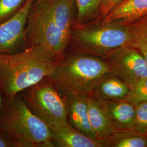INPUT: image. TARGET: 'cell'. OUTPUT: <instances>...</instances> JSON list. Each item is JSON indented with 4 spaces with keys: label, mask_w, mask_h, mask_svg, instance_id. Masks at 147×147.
Returning a JSON list of instances; mask_svg holds the SVG:
<instances>
[{
    "label": "cell",
    "mask_w": 147,
    "mask_h": 147,
    "mask_svg": "<svg viewBox=\"0 0 147 147\" xmlns=\"http://www.w3.org/2000/svg\"><path fill=\"white\" fill-rule=\"evenodd\" d=\"M59 61L40 46L0 54L1 91L8 101L13 100L19 93L50 78Z\"/></svg>",
    "instance_id": "1"
},
{
    "label": "cell",
    "mask_w": 147,
    "mask_h": 147,
    "mask_svg": "<svg viewBox=\"0 0 147 147\" xmlns=\"http://www.w3.org/2000/svg\"><path fill=\"white\" fill-rule=\"evenodd\" d=\"M110 73V66L104 58L71 51L58 62L50 78L64 94L89 96L96 82Z\"/></svg>",
    "instance_id": "2"
},
{
    "label": "cell",
    "mask_w": 147,
    "mask_h": 147,
    "mask_svg": "<svg viewBox=\"0 0 147 147\" xmlns=\"http://www.w3.org/2000/svg\"><path fill=\"white\" fill-rule=\"evenodd\" d=\"M8 102L0 130L11 138L16 147H55L50 129L23 99L16 97Z\"/></svg>",
    "instance_id": "3"
},
{
    "label": "cell",
    "mask_w": 147,
    "mask_h": 147,
    "mask_svg": "<svg viewBox=\"0 0 147 147\" xmlns=\"http://www.w3.org/2000/svg\"><path fill=\"white\" fill-rule=\"evenodd\" d=\"M129 39L127 25L98 20L74 28L69 46L73 52L88 53L103 58L111 51L126 45Z\"/></svg>",
    "instance_id": "4"
},
{
    "label": "cell",
    "mask_w": 147,
    "mask_h": 147,
    "mask_svg": "<svg viewBox=\"0 0 147 147\" xmlns=\"http://www.w3.org/2000/svg\"><path fill=\"white\" fill-rule=\"evenodd\" d=\"M26 30L27 47H42L58 60L64 57L70 37L56 24L44 2L35 0L28 16Z\"/></svg>",
    "instance_id": "5"
},
{
    "label": "cell",
    "mask_w": 147,
    "mask_h": 147,
    "mask_svg": "<svg viewBox=\"0 0 147 147\" xmlns=\"http://www.w3.org/2000/svg\"><path fill=\"white\" fill-rule=\"evenodd\" d=\"M50 78L24 90L23 99L49 128L68 124L66 96Z\"/></svg>",
    "instance_id": "6"
},
{
    "label": "cell",
    "mask_w": 147,
    "mask_h": 147,
    "mask_svg": "<svg viewBox=\"0 0 147 147\" xmlns=\"http://www.w3.org/2000/svg\"><path fill=\"white\" fill-rule=\"evenodd\" d=\"M103 58L109 64L111 73L129 86L147 78V65L142 54L127 45L117 48Z\"/></svg>",
    "instance_id": "7"
},
{
    "label": "cell",
    "mask_w": 147,
    "mask_h": 147,
    "mask_svg": "<svg viewBox=\"0 0 147 147\" xmlns=\"http://www.w3.org/2000/svg\"><path fill=\"white\" fill-rule=\"evenodd\" d=\"M34 1L26 0L14 16L0 24V54L19 52L25 45L27 20Z\"/></svg>",
    "instance_id": "8"
},
{
    "label": "cell",
    "mask_w": 147,
    "mask_h": 147,
    "mask_svg": "<svg viewBox=\"0 0 147 147\" xmlns=\"http://www.w3.org/2000/svg\"><path fill=\"white\" fill-rule=\"evenodd\" d=\"M67 99L68 121L69 125L86 136L98 140L89 123L87 95L65 94Z\"/></svg>",
    "instance_id": "9"
},
{
    "label": "cell",
    "mask_w": 147,
    "mask_h": 147,
    "mask_svg": "<svg viewBox=\"0 0 147 147\" xmlns=\"http://www.w3.org/2000/svg\"><path fill=\"white\" fill-rule=\"evenodd\" d=\"M129 86L123 80L110 73L102 77L95 84L89 96L99 100H123L128 94Z\"/></svg>",
    "instance_id": "10"
},
{
    "label": "cell",
    "mask_w": 147,
    "mask_h": 147,
    "mask_svg": "<svg viewBox=\"0 0 147 147\" xmlns=\"http://www.w3.org/2000/svg\"><path fill=\"white\" fill-rule=\"evenodd\" d=\"M99 101L106 115L118 129H133L135 114L134 105L124 99Z\"/></svg>",
    "instance_id": "11"
},
{
    "label": "cell",
    "mask_w": 147,
    "mask_h": 147,
    "mask_svg": "<svg viewBox=\"0 0 147 147\" xmlns=\"http://www.w3.org/2000/svg\"><path fill=\"white\" fill-rule=\"evenodd\" d=\"M55 147H103L99 140H94L78 131L68 124L50 128Z\"/></svg>",
    "instance_id": "12"
},
{
    "label": "cell",
    "mask_w": 147,
    "mask_h": 147,
    "mask_svg": "<svg viewBox=\"0 0 147 147\" xmlns=\"http://www.w3.org/2000/svg\"><path fill=\"white\" fill-rule=\"evenodd\" d=\"M44 2L56 24L70 39L76 14L75 0H46Z\"/></svg>",
    "instance_id": "13"
},
{
    "label": "cell",
    "mask_w": 147,
    "mask_h": 147,
    "mask_svg": "<svg viewBox=\"0 0 147 147\" xmlns=\"http://www.w3.org/2000/svg\"><path fill=\"white\" fill-rule=\"evenodd\" d=\"M147 14V0H124L100 20L127 25Z\"/></svg>",
    "instance_id": "14"
},
{
    "label": "cell",
    "mask_w": 147,
    "mask_h": 147,
    "mask_svg": "<svg viewBox=\"0 0 147 147\" xmlns=\"http://www.w3.org/2000/svg\"><path fill=\"white\" fill-rule=\"evenodd\" d=\"M87 106L89 123L98 140L109 137L119 130L107 118L99 100L88 96Z\"/></svg>",
    "instance_id": "15"
},
{
    "label": "cell",
    "mask_w": 147,
    "mask_h": 147,
    "mask_svg": "<svg viewBox=\"0 0 147 147\" xmlns=\"http://www.w3.org/2000/svg\"><path fill=\"white\" fill-rule=\"evenodd\" d=\"M99 140L103 147H147V133L134 129H119Z\"/></svg>",
    "instance_id": "16"
},
{
    "label": "cell",
    "mask_w": 147,
    "mask_h": 147,
    "mask_svg": "<svg viewBox=\"0 0 147 147\" xmlns=\"http://www.w3.org/2000/svg\"><path fill=\"white\" fill-rule=\"evenodd\" d=\"M127 25L129 39L126 45L141 53L147 65V14Z\"/></svg>",
    "instance_id": "17"
},
{
    "label": "cell",
    "mask_w": 147,
    "mask_h": 147,
    "mask_svg": "<svg viewBox=\"0 0 147 147\" xmlns=\"http://www.w3.org/2000/svg\"><path fill=\"white\" fill-rule=\"evenodd\" d=\"M101 2L102 0H75L76 14L73 28L99 20Z\"/></svg>",
    "instance_id": "18"
},
{
    "label": "cell",
    "mask_w": 147,
    "mask_h": 147,
    "mask_svg": "<svg viewBox=\"0 0 147 147\" xmlns=\"http://www.w3.org/2000/svg\"><path fill=\"white\" fill-rule=\"evenodd\" d=\"M129 92L124 100L136 105L147 102V78L138 81L129 86Z\"/></svg>",
    "instance_id": "19"
},
{
    "label": "cell",
    "mask_w": 147,
    "mask_h": 147,
    "mask_svg": "<svg viewBox=\"0 0 147 147\" xmlns=\"http://www.w3.org/2000/svg\"><path fill=\"white\" fill-rule=\"evenodd\" d=\"M26 0H0V24L14 16Z\"/></svg>",
    "instance_id": "20"
},
{
    "label": "cell",
    "mask_w": 147,
    "mask_h": 147,
    "mask_svg": "<svg viewBox=\"0 0 147 147\" xmlns=\"http://www.w3.org/2000/svg\"><path fill=\"white\" fill-rule=\"evenodd\" d=\"M135 114L134 130L147 133V102H141L135 105Z\"/></svg>",
    "instance_id": "21"
},
{
    "label": "cell",
    "mask_w": 147,
    "mask_h": 147,
    "mask_svg": "<svg viewBox=\"0 0 147 147\" xmlns=\"http://www.w3.org/2000/svg\"><path fill=\"white\" fill-rule=\"evenodd\" d=\"M124 0H102L100 7V20L107 16Z\"/></svg>",
    "instance_id": "22"
},
{
    "label": "cell",
    "mask_w": 147,
    "mask_h": 147,
    "mask_svg": "<svg viewBox=\"0 0 147 147\" xmlns=\"http://www.w3.org/2000/svg\"><path fill=\"white\" fill-rule=\"evenodd\" d=\"M16 147V144L10 137L0 131V147Z\"/></svg>",
    "instance_id": "23"
},
{
    "label": "cell",
    "mask_w": 147,
    "mask_h": 147,
    "mask_svg": "<svg viewBox=\"0 0 147 147\" xmlns=\"http://www.w3.org/2000/svg\"><path fill=\"white\" fill-rule=\"evenodd\" d=\"M2 99H1V96L0 95V112L2 109Z\"/></svg>",
    "instance_id": "24"
},
{
    "label": "cell",
    "mask_w": 147,
    "mask_h": 147,
    "mask_svg": "<svg viewBox=\"0 0 147 147\" xmlns=\"http://www.w3.org/2000/svg\"><path fill=\"white\" fill-rule=\"evenodd\" d=\"M37 2H44L46 0H36Z\"/></svg>",
    "instance_id": "25"
}]
</instances>
